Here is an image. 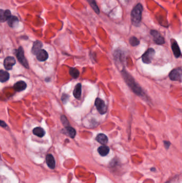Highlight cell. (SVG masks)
Returning a JSON list of instances; mask_svg holds the SVG:
<instances>
[{
    "label": "cell",
    "mask_w": 182,
    "mask_h": 183,
    "mask_svg": "<svg viewBox=\"0 0 182 183\" xmlns=\"http://www.w3.org/2000/svg\"><path fill=\"white\" fill-rule=\"evenodd\" d=\"M122 74L124 77V79L125 80L127 83L128 84V85L130 87L131 90H133L136 94L139 95V96L144 95L142 89L140 88V86L136 83L133 78L126 71L123 70L122 71Z\"/></svg>",
    "instance_id": "cell-1"
},
{
    "label": "cell",
    "mask_w": 182,
    "mask_h": 183,
    "mask_svg": "<svg viewBox=\"0 0 182 183\" xmlns=\"http://www.w3.org/2000/svg\"><path fill=\"white\" fill-rule=\"evenodd\" d=\"M143 11V7L140 3H138L132 10L131 12V21L133 25L137 27L140 25Z\"/></svg>",
    "instance_id": "cell-2"
},
{
    "label": "cell",
    "mask_w": 182,
    "mask_h": 183,
    "mask_svg": "<svg viewBox=\"0 0 182 183\" xmlns=\"http://www.w3.org/2000/svg\"><path fill=\"white\" fill-rule=\"evenodd\" d=\"M16 56L19 62L24 67L26 68L29 67L28 62L24 55V51L23 47H19V48L17 50Z\"/></svg>",
    "instance_id": "cell-3"
},
{
    "label": "cell",
    "mask_w": 182,
    "mask_h": 183,
    "mask_svg": "<svg viewBox=\"0 0 182 183\" xmlns=\"http://www.w3.org/2000/svg\"><path fill=\"white\" fill-rule=\"evenodd\" d=\"M182 69L181 67H178L174 69L171 71L169 77L171 80L174 81H182Z\"/></svg>",
    "instance_id": "cell-4"
},
{
    "label": "cell",
    "mask_w": 182,
    "mask_h": 183,
    "mask_svg": "<svg viewBox=\"0 0 182 183\" xmlns=\"http://www.w3.org/2000/svg\"><path fill=\"white\" fill-rule=\"evenodd\" d=\"M95 104L98 112L101 115H104L106 113L107 107L103 100L100 99V98H97L95 100Z\"/></svg>",
    "instance_id": "cell-5"
},
{
    "label": "cell",
    "mask_w": 182,
    "mask_h": 183,
    "mask_svg": "<svg viewBox=\"0 0 182 183\" xmlns=\"http://www.w3.org/2000/svg\"><path fill=\"white\" fill-rule=\"evenodd\" d=\"M155 54L154 49L149 48L142 56V60L145 64H149L151 63L152 58Z\"/></svg>",
    "instance_id": "cell-6"
},
{
    "label": "cell",
    "mask_w": 182,
    "mask_h": 183,
    "mask_svg": "<svg viewBox=\"0 0 182 183\" xmlns=\"http://www.w3.org/2000/svg\"><path fill=\"white\" fill-rule=\"evenodd\" d=\"M151 35L153 37V41L157 44H163L165 43L164 37L161 36L158 31L152 30L150 32Z\"/></svg>",
    "instance_id": "cell-7"
},
{
    "label": "cell",
    "mask_w": 182,
    "mask_h": 183,
    "mask_svg": "<svg viewBox=\"0 0 182 183\" xmlns=\"http://www.w3.org/2000/svg\"><path fill=\"white\" fill-rule=\"evenodd\" d=\"M16 64V60L14 57L8 56L5 58L4 60V67L5 69L7 70H11L13 66Z\"/></svg>",
    "instance_id": "cell-8"
},
{
    "label": "cell",
    "mask_w": 182,
    "mask_h": 183,
    "mask_svg": "<svg viewBox=\"0 0 182 183\" xmlns=\"http://www.w3.org/2000/svg\"><path fill=\"white\" fill-rule=\"evenodd\" d=\"M11 16V12L9 10L0 9V21L5 22L10 18Z\"/></svg>",
    "instance_id": "cell-9"
},
{
    "label": "cell",
    "mask_w": 182,
    "mask_h": 183,
    "mask_svg": "<svg viewBox=\"0 0 182 183\" xmlns=\"http://www.w3.org/2000/svg\"><path fill=\"white\" fill-rule=\"evenodd\" d=\"M171 48L173 51L174 55L176 57H179L181 55V51L180 50V47L178 46L177 42L174 40H173L171 41Z\"/></svg>",
    "instance_id": "cell-10"
},
{
    "label": "cell",
    "mask_w": 182,
    "mask_h": 183,
    "mask_svg": "<svg viewBox=\"0 0 182 183\" xmlns=\"http://www.w3.org/2000/svg\"><path fill=\"white\" fill-rule=\"evenodd\" d=\"M37 60L40 62H44L48 58V54L44 49H41L36 54Z\"/></svg>",
    "instance_id": "cell-11"
},
{
    "label": "cell",
    "mask_w": 182,
    "mask_h": 183,
    "mask_svg": "<svg viewBox=\"0 0 182 183\" xmlns=\"http://www.w3.org/2000/svg\"><path fill=\"white\" fill-rule=\"evenodd\" d=\"M27 87V84L25 81H19L14 85V89L17 92L24 90Z\"/></svg>",
    "instance_id": "cell-12"
},
{
    "label": "cell",
    "mask_w": 182,
    "mask_h": 183,
    "mask_svg": "<svg viewBox=\"0 0 182 183\" xmlns=\"http://www.w3.org/2000/svg\"><path fill=\"white\" fill-rule=\"evenodd\" d=\"M42 46H43V44H42V42L38 41V40L36 41L33 44V47L32 48V53L34 55H36V54L42 49L41 48H42Z\"/></svg>",
    "instance_id": "cell-13"
},
{
    "label": "cell",
    "mask_w": 182,
    "mask_h": 183,
    "mask_svg": "<svg viewBox=\"0 0 182 183\" xmlns=\"http://www.w3.org/2000/svg\"><path fill=\"white\" fill-rule=\"evenodd\" d=\"M46 162L48 167L52 169H54L56 166V162L54 158V156L52 154H48L46 156Z\"/></svg>",
    "instance_id": "cell-14"
},
{
    "label": "cell",
    "mask_w": 182,
    "mask_h": 183,
    "mask_svg": "<svg viewBox=\"0 0 182 183\" xmlns=\"http://www.w3.org/2000/svg\"><path fill=\"white\" fill-rule=\"evenodd\" d=\"M81 92H82V85L80 83H77L75 87L73 90V93L74 96L77 99H80L81 95Z\"/></svg>",
    "instance_id": "cell-15"
},
{
    "label": "cell",
    "mask_w": 182,
    "mask_h": 183,
    "mask_svg": "<svg viewBox=\"0 0 182 183\" xmlns=\"http://www.w3.org/2000/svg\"><path fill=\"white\" fill-rule=\"evenodd\" d=\"M63 132L64 133L67 135L68 136L72 138H74L75 136H76V131L74 128H73L70 126L66 127L65 129L63 130Z\"/></svg>",
    "instance_id": "cell-16"
},
{
    "label": "cell",
    "mask_w": 182,
    "mask_h": 183,
    "mask_svg": "<svg viewBox=\"0 0 182 183\" xmlns=\"http://www.w3.org/2000/svg\"><path fill=\"white\" fill-rule=\"evenodd\" d=\"M96 140L99 144H102L103 145H105L108 142V137L103 133L98 134L96 137Z\"/></svg>",
    "instance_id": "cell-17"
},
{
    "label": "cell",
    "mask_w": 182,
    "mask_h": 183,
    "mask_svg": "<svg viewBox=\"0 0 182 183\" xmlns=\"http://www.w3.org/2000/svg\"><path fill=\"white\" fill-rule=\"evenodd\" d=\"M10 78V74L7 71L0 70V82L5 83L8 81Z\"/></svg>",
    "instance_id": "cell-18"
},
{
    "label": "cell",
    "mask_w": 182,
    "mask_h": 183,
    "mask_svg": "<svg viewBox=\"0 0 182 183\" xmlns=\"http://www.w3.org/2000/svg\"><path fill=\"white\" fill-rule=\"evenodd\" d=\"M110 152V149L108 146L103 145L101 146L98 149V152L102 156H105L107 155Z\"/></svg>",
    "instance_id": "cell-19"
},
{
    "label": "cell",
    "mask_w": 182,
    "mask_h": 183,
    "mask_svg": "<svg viewBox=\"0 0 182 183\" xmlns=\"http://www.w3.org/2000/svg\"><path fill=\"white\" fill-rule=\"evenodd\" d=\"M33 133L34 135L36 136L37 137L42 138L45 136L46 132L44 129L42 128L36 127L33 129Z\"/></svg>",
    "instance_id": "cell-20"
},
{
    "label": "cell",
    "mask_w": 182,
    "mask_h": 183,
    "mask_svg": "<svg viewBox=\"0 0 182 183\" xmlns=\"http://www.w3.org/2000/svg\"><path fill=\"white\" fill-rule=\"evenodd\" d=\"M18 23V19L16 16H11L8 20V24L11 28H14Z\"/></svg>",
    "instance_id": "cell-21"
},
{
    "label": "cell",
    "mask_w": 182,
    "mask_h": 183,
    "mask_svg": "<svg viewBox=\"0 0 182 183\" xmlns=\"http://www.w3.org/2000/svg\"><path fill=\"white\" fill-rule=\"evenodd\" d=\"M87 1L88 2L91 8L93 9L94 11L97 14H99L100 10L98 8V5L96 3V1L95 0H87Z\"/></svg>",
    "instance_id": "cell-22"
},
{
    "label": "cell",
    "mask_w": 182,
    "mask_h": 183,
    "mask_svg": "<svg viewBox=\"0 0 182 183\" xmlns=\"http://www.w3.org/2000/svg\"><path fill=\"white\" fill-rule=\"evenodd\" d=\"M70 74L71 75V76L73 78H74L76 79L78 78L79 77L80 72L78 70L74 68V67H72L71 68L70 70V71H69Z\"/></svg>",
    "instance_id": "cell-23"
},
{
    "label": "cell",
    "mask_w": 182,
    "mask_h": 183,
    "mask_svg": "<svg viewBox=\"0 0 182 183\" xmlns=\"http://www.w3.org/2000/svg\"><path fill=\"white\" fill-rule=\"evenodd\" d=\"M129 42L131 46L133 47L137 46L140 44L139 40L135 37H131L129 39Z\"/></svg>",
    "instance_id": "cell-24"
},
{
    "label": "cell",
    "mask_w": 182,
    "mask_h": 183,
    "mask_svg": "<svg viewBox=\"0 0 182 183\" xmlns=\"http://www.w3.org/2000/svg\"><path fill=\"white\" fill-rule=\"evenodd\" d=\"M61 123H62V124H63L65 128L66 127H67V126H70V123L68 122V121L67 118L65 116L62 115V116H61Z\"/></svg>",
    "instance_id": "cell-25"
},
{
    "label": "cell",
    "mask_w": 182,
    "mask_h": 183,
    "mask_svg": "<svg viewBox=\"0 0 182 183\" xmlns=\"http://www.w3.org/2000/svg\"><path fill=\"white\" fill-rule=\"evenodd\" d=\"M0 126H1L2 128H5L7 126V124L5 123L4 121L0 120Z\"/></svg>",
    "instance_id": "cell-26"
},
{
    "label": "cell",
    "mask_w": 182,
    "mask_h": 183,
    "mask_svg": "<svg viewBox=\"0 0 182 183\" xmlns=\"http://www.w3.org/2000/svg\"><path fill=\"white\" fill-rule=\"evenodd\" d=\"M164 144H165V147H166V149H168V148L169 147L170 145H171L170 142H167V141H165V142H164Z\"/></svg>",
    "instance_id": "cell-27"
},
{
    "label": "cell",
    "mask_w": 182,
    "mask_h": 183,
    "mask_svg": "<svg viewBox=\"0 0 182 183\" xmlns=\"http://www.w3.org/2000/svg\"><path fill=\"white\" fill-rule=\"evenodd\" d=\"M68 97L67 95H66V94H63V95L62 96V101L64 102V101H66L67 100V98Z\"/></svg>",
    "instance_id": "cell-28"
},
{
    "label": "cell",
    "mask_w": 182,
    "mask_h": 183,
    "mask_svg": "<svg viewBox=\"0 0 182 183\" xmlns=\"http://www.w3.org/2000/svg\"><path fill=\"white\" fill-rule=\"evenodd\" d=\"M0 52H1V50H0Z\"/></svg>",
    "instance_id": "cell-29"
}]
</instances>
